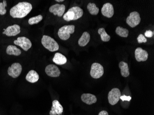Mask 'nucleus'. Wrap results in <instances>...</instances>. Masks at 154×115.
<instances>
[{"label": "nucleus", "instance_id": "nucleus-20", "mask_svg": "<svg viewBox=\"0 0 154 115\" xmlns=\"http://www.w3.org/2000/svg\"><path fill=\"white\" fill-rule=\"evenodd\" d=\"M90 41V35L87 32H84L78 41L79 45L80 47H85Z\"/></svg>", "mask_w": 154, "mask_h": 115}, {"label": "nucleus", "instance_id": "nucleus-18", "mask_svg": "<svg viewBox=\"0 0 154 115\" xmlns=\"http://www.w3.org/2000/svg\"><path fill=\"white\" fill-rule=\"evenodd\" d=\"M39 76L36 71L31 70L27 74L26 80L31 83H35L38 81Z\"/></svg>", "mask_w": 154, "mask_h": 115}, {"label": "nucleus", "instance_id": "nucleus-5", "mask_svg": "<svg viewBox=\"0 0 154 115\" xmlns=\"http://www.w3.org/2000/svg\"><path fill=\"white\" fill-rule=\"evenodd\" d=\"M103 74V67L101 64L97 63L92 64L90 72L91 77L94 79H98L102 77Z\"/></svg>", "mask_w": 154, "mask_h": 115}, {"label": "nucleus", "instance_id": "nucleus-31", "mask_svg": "<svg viewBox=\"0 0 154 115\" xmlns=\"http://www.w3.org/2000/svg\"><path fill=\"white\" fill-rule=\"evenodd\" d=\"M55 1L57 2H64V0H56Z\"/></svg>", "mask_w": 154, "mask_h": 115}, {"label": "nucleus", "instance_id": "nucleus-25", "mask_svg": "<svg viewBox=\"0 0 154 115\" xmlns=\"http://www.w3.org/2000/svg\"><path fill=\"white\" fill-rule=\"evenodd\" d=\"M43 17L42 15H39L35 17H32L28 20V23L29 25H33L34 24H37L43 20Z\"/></svg>", "mask_w": 154, "mask_h": 115}, {"label": "nucleus", "instance_id": "nucleus-6", "mask_svg": "<svg viewBox=\"0 0 154 115\" xmlns=\"http://www.w3.org/2000/svg\"><path fill=\"white\" fill-rule=\"evenodd\" d=\"M127 24L131 28L135 27L141 22V18L139 13L137 12H132L130 13L126 20Z\"/></svg>", "mask_w": 154, "mask_h": 115}, {"label": "nucleus", "instance_id": "nucleus-11", "mask_svg": "<svg viewBox=\"0 0 154 115\" xmlns=\"http://www.w3.org/2000/svg\"><path fill=\"white\" fill-rule=\"evenodd\" d=\"M4 30L2 33L3 34L6 35L8 37H13L17 35L20 33V27L19 25L15 24L8 27Z\"/></svg>", "mask_w": 154, "mask_h": 115}, {"label": "nucleus", "instance_id": "nucleus-8", "mask_svg": "<svg viewBox=\"0 0 154 115\" xmlns=\"http://www.w3.org/2000/svg\"><path fill=\"white\" fill-rule=\"evenodd\" d=\"M14 44L21 47L25 51H27L32 46L31 41L25 37L17 38V40L14 41Z\"/></svg>", "mask_w": 154, "mask_h": 115}, {"label": "nucleus", "instance_id": "nucleus-13", "mask_svg": "<svg viewBox=\"0 0 154 115\" xmlns=\"http://www.w3.org/2000/svg\"><path fill=\"white\" fill-rule=\"evenodd\" d=\"M135 56L137 61L138 62L145 61L148 58L149 54L147 52L141 47H137L135 51Z\"/></svg>", "mask_w": 154, "mask_h": 115}, {"label": "nucleus", "instance_id": "nucleus-30", "mask_svg": "<svg viewBox=\"0 0 154 115\" xmlns=\"http://www.w3.org/2000/svg\"><path fill=\"white\" fill-rule=\"evenodd\" d=\"M98 115H109V113L106 110H102L99 112Z\"/></svg>", "mask_w": 154, "mask_h": 115}, {"label": "nucleus", "instance_id": "nucleus-9", "mask_svg": "<svg viewBox=\"0 0 154 115\" xmlns=\"http://www.w3.org/2000/svg\"><path fill=\"white\" fill-rule=\"evenodd\" d=\"M22 71V67L20 64L19 63H14L8 68V73L10 77L16 78L20 76Z\"/></svg>", "mask_w": 154, "mask_h": 115}, {"label": "nucleus", "instance_id": "nucleus-10", "mask_svg": "<svg viewBox=\"0 0 154 115\" xmlns=\"http://www.w3.org/2000/svg\"><path fill=\"white\" fill-rule=\"evenodd\" d=\"M66 7L63 4H56L52 5L49 8V11L53 13L54 15H57L61 17L63 16L65 11Z\"/></svg>", "mask_w": 154, "mask_h": 115}, {"label": "nucleus", "instance_id": "nucleus-17", "mask_svg": "<svg viewBox=\"0 0 154 115\" xmlns=\"http://www.w3.org/2000/svg\"><path fill=\"white\" fill-rule=\"evenodd\" d=\"M53 61L58 65H62L66 63L67 59L64 55L59 53H57L54 54Z\"/></svg>", "mask_w": 154, "mask_h": 115}, {"label": "nucleus", "instance_id": "nucleus-28", "mask_svg": "<svg viewBox=\"0 0 154 115\" xmlns=\"http://www.w3.org/2000/svg\"><path fill=\"white\" fill-rule=\"evenodd\" d=\"M120 99H122V101H130L131 99V97L130 96H126L124 95L121 96V97H120Z\"/></svg>", "mask_w": 154, "mask_h": 115}, {"label": "nucleus", "instance_id": "nucleus-27", "mask_svg": "<svg viewBox=\"0 0 154 115\" xmlns=\"http://www.w3.org/2000/svg\"><path fill=\"white\" fill-rule=\"evenodd\" d=\"M137 41L139 44L145 43L147 41V40L143 34H140L137 38Z\"/></svg>", "mask_w": 154, "mask_h": 115}, {"label": "nucleus", "instance_id": "nucleus-29", "mask_svg": "<svg viewBox=\"0 0 154 115\" xmlns=\"http://www.w3.org/2000/svg\"><path fill=\"white\" fill-rule=\"evenodd\" d=\"M144 35L147 38H151L153 37V32L152 31H150V30L147 31L144 33Z\"/></svg>", "mask_w": 154, "mask_h": 115}, {"label": "nucleus", "instance_id": "nucleus-12", "mask_svg": "<svg viewBox=\"0 0 154 115\" xmlns=\"http://www.w3.org/2000/svg\"><path fill=\"white\" fill-rule=\"evenodd\" d=\"M45 71L48 76L52 77H59L60 74V71L57 65L52 64L47 65L45 68Z\"/></svg>", "mask_w": 154, "mask_h": 115}, {"label": "nucleus", "instance_id": "nucleus-19", "mask_svg": "<svg viewBox=\"0 0 154 115\" xmlns=\"http://www.w3.org/2000/svg\"><path fill=\"white\" fill-rule=\"evenodd\" d=\"M119 68L121 69V75L124 77H127L130 75L128 63L121 61L119 64Z\"/></svg>", "mask_w": 154, "mask_h": 115}, {"label": "nucleus", "instance_id": "nucleus-7", "mask_svg": "<svg viewBox=\"0 0 154 115\" xmlns=\"http://www.w3.org/2000/svg\"><path fill=\"white\" fill-rule=\"evenodd\" d=\"M121 91L117 88H114L111 90L108 95V100L109 103L114 105L116 104L120 100L121 96Z\"/></svg>", "mask_w": 154, "mask_h": 115}, {"label": "nucleus", "instance_id": "nucleus-1", "mask_svg": "<svg viewBox=\"0 0 154 115\" xmlns=\"http://www.w3.org/2000/svg\"><path fill=\"white\" fill-rule=\"evenodd\" d=\"M32 9V6L28 2H20L14 6L10 10V15L13 18H24Z\"/></svg>", "mask_w": 154, "mask_h": 115}, {"label": "nucleus", "instance_id": "nucleus-22", "mask_svg": "<svg viewBox=\"0 0 154 115\" xmlns=\"http://www.w3.org/2000/svg\"><path fill=\"white\" fill-rule=\"evenodd\" d=\"M98 33L101 36V38L102 41H104V42H107L111 38L110 35H109L106 33L105 29L103 28H101L99 29V30L98 31Z\"/></svg>", "mask_w": 154, "mask_h": 115}, {"label": "nucleus", "instance_id": "nucleus-2", "mask_svg": "<svg viewBox=\"0 0 154 115\" xmlns=\"http://www.w3.org/2000/svg\"><path fill=\"white\" fill-rule=\"evenodd\" d=\"M84 14L83 9L78 6L72 7L63 15V19L66 21L76 20L81 18Z\"/></svg>", "mask_w": 154, "mask_h": 115}, {"label": "nucleus", "instance_id": "nucleus-15", "mask_svg": "<svg viewBox=\"0 0 154 115\" xmlns=\"http://www.w3.org/2000/svg\"><path fill=\"white\" fill-rule=\"evenodd\" d=\"M63 111V106L57 100H54L52 102L50 115H61Z\"/></svg>", "mask_w": 154, "mask_h": 115}, {"label": "nucleus", "instance_id": "nucleus-26", "mask_svg": "<svg viewBox=\"0 0 154 115\" xmlns=\"http://www.w3.org/2000/svg\"><path fill=\"white\" fill-rule=\"evenodd\" d=\"M7 6V1L4 0L3 2H0V15H4L7 13L6 7Z\"/></svg>", "mask_w": 154, "mask_h": 115}, {"label": "nucleus", "instance_id": "nucleus-4", "mask_svg": "<svg viewBox=\"0 0 154 115\" xmlns=\"http://www.w3.org/2000/svg\"><path fill=\"white\" fill-rule=\"evenodd\" d=\"M75 26L73 25H66L59 29L58 35L62 40L66 41L70 38L71 34L74 33Z\"/></svg>", "mask_w": 154, "mask_h": 115}, {"label": "nucleus", "instance_id": "nucleus-14", "mask_svg": "<svg viewBox=\"0 0 154 115\" xmlns=\"http://www.w3.org/2000/svg\"><path fill=\"white\" fill-rule=\"evenodd\" d=\"M101 12L105 17L108 18H112L114 14V7L111 3H105L103 5Z\"/></svg>", "mask_w": 154, "mask_h": 115}, {"label": "nucleus", "instance_id": "nucleus-23", "mask_svg": "<svg viewBox=\"0 0 154 115\" xmlns=\"http://www.w3.org/2000/svg\"><path fill=\"white\" fill-rule=\"evenodd\" d=\"M87 9L91 15H96L99 13V9L95 3L90 2L87 5Z\"/></svg>", "mask_w": 154, "mask_h": 115}, {"label": "nucleus", "instance_id": "nucleus-3", "mask_svg": "<svg viewBox=\"0 0 154 115\" xmlns=\"http://www.w3.org/2000/svg\"><path fill=\"white\" fill-rule=\"evenodd\" d=\"M41 42L43 46L50 51L52 52L56 51L59 48L57 42L48 35H43L42 38Z\"/></svg>", "mask_w": 154, "mask_h": 115}, {"label": "nucleus", "instance_id": "nucleus-16", "mask_svg": "<svg viewBox=\"0 0 154 115\" xmlns=\"http://www.w3.org/2000/svg\"><path fill=\"white\" fill-rule=\"evenodd\" d=\"M81 98L83 102L89 105L96 103L97 101L96 96L91 93H84L81 95Z\"/></svg>", "mask_w": 154, "mask_h": 115}, {"label": "nucleus", "instance_id": "nucleus-21", "mask_svg": "<svg viewBox=\"0 0 154 115\" xmlns=\"http://www.w3.org/2000/svg\"><path fill=\"white\" fill-rule=\"evenodd\" d=\"M6 53L8 55L18 56L20 55L21 51L15 46L9 45L8 46L6 49Z\"/></svg>", "mask_w": 154, "mask_h": 115}, {"label": "nucleus", "instance_id": "nucleus-24", "mask_svg": "<svg viewBox=\"0 0 154 115\" xmlns=\"http://www.w3.org/2000/svg\"><path fill=\"white\" fill-rule=\"evenodd\" d=\"M116 32L118 35L122 38H127L128 36V30L122 27L118 26L116 29Z\"/></svg>", "mask_w": 154, "mask_h": 115}]
</instances>
